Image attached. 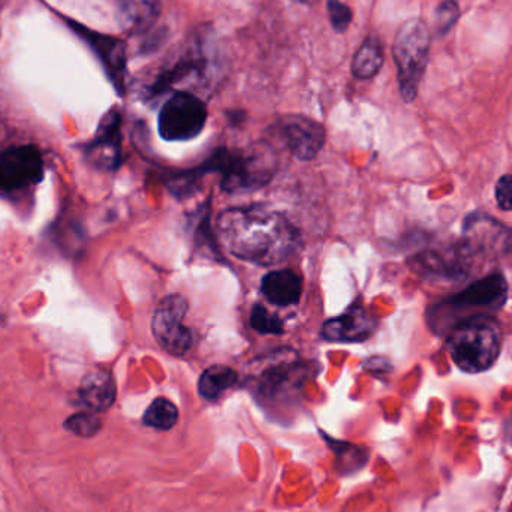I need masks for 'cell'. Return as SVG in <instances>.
<instances>
[{
  "instance_id": "10",
  "label": "cell",
  "mask_w": 512,
  "mask_h": 512,
  "mask_svg": "<svg viewBox=\"0 0 512 512\" xmlns=\"http://www.w3.org/2000/svg\"><path fill=\"white\" fill-rule=\"evenodd\" d=\"M273 132L300 161H312L325 143V131L321 123L306 116L289 114L280 117L274 123Z\"/></svg>"
},
{
  "instance_id": "13",
  "label": "cell",
  "mask_w": 512,
  "mask_h": 512,
  "mask_svg": "<svg viewBox=\"0 0 512 512\" xmlns=\"http://www.w3.org/2000/svg\"><path fill=\"white\" fill-rule=\"evenodd\" d=\"M68 21V26L78 33L81 39L87 42L95 51L107 71L108 77L113 81L114 87L120 95L125 93L126 80V45L120 39L113 36L102 35L93 32L87 27L81 26L77 21Z\"/></svg>"
},
{
  "instance_id": "21",
  "label": "cell",
  "mask_w": 512,
  "mask_h": 512,
  "mask_svg": "<svg viewBox=\"0 0 512 512\" xmlns=\"http://www.w3.org/2000/svg\"><path fill=\"white\" fill-rule=\"evenodd\" d=\"M179 421V409L165 397L153 400L152 405L144 412L143 423L156 430L173 429Z\"/></svg>"
},
{
  "instance_id": "5",
  "label": "cell",
  "mask_w": 512,
  "mask_h": 512,
  "mask_svg": "<svg viewBox=\"0 0 512 512\" xmlns=\"http://www.w3.org/2000/svg\"><path fill=\"white\" fill-rule=\"evenodd\" d=\"M507 298L508 283L505 277L501 273L489 274L471 283L465 291L436 304L430 312V324L433 330L450 333V330L466 319L498 312L504 307Z\"/></svg>"
},
{
  "instance_id": "20",
  "label": "cell",
  "mask_w": 512,
  "mask_h": 512,
  "mask_svg": "<svg viewBox=\"0 0 512 512\" xmlns=\"http://www.w3.org/2000/svg\"><path fill=\"white\" fill-rule=\"evenodd\" d=\"M239 381L236 370L227 366H212L201 375L198 391L207 400H216Z\"/></svg>"
},
{
  "instance_id": "2",
  "label": "cell",
  "mask_w": 512,
  "mask_h": 512,
  "mask_svg": "<svg viewBox=\"0 0 512 512\" xmlns=\"http://www.w3.org/2000/svg\"><path fill=\"white\" fill-rule=\"evenodd\" d=\"M219 75L221 68L210 33L195 32L159 69L155 80L147 87V96L156 98L171 90L194 95L209 92L218 84Z\"/></svg>"
},
{
  "instance_id": "27",
  "label": "cell",
  "mask_w": 512,
  "mask_h": 512,
  "mask_svg": "<svg viewBox=\"0 0 512 512\" xmlns=\"http://www.w3.org/2000/svg\"><path fill=\"white\" fill-rule=\"evenodd\" d=\"M292 2L301 3V5H312L316 0H292Z\"/></svg>"
},
{
  "instance_id": "18",
  "label": "cell",
  "mask_w": 512,
  "mask_h": 512,
  "mask_svg": "<svg viewBox=\"0 0 512 512\" xmlns=\"http://www.w3.org/2000/svg\"><path fill=\"white\" fill-rule=\"evenodd\" d=\"M262 294L276 306H292L301 297V279L291 270H276L265 274Z\"/></svg>"
},
{
  "instance_id": "16",
  "label": "cell",
  "mask_w": 512,
  "mask_h": 512,
  "mask_svg": "<svg viewBox=\"0 0 512 512\" xmlns=\"http://www.w3.org/2000/svg\"><path fill=\"white\" fill-rule=\"evenodd\" d=\"M376 322L361 306L352 307L345 315L331 319L324 325V337L331 342H358L367 339L375 330Z\"/></svg>"
},
{
  "instance_id": "19",
  "label": "cell",
  "mask_w": 512,
  "mask_h": 512,
  "mask_svg": "<svg viewBox=\"0 0 512 512\" xmlns=\"http://www.w3.org/2000/svg\"><path fill=\"white\" fill-rule=\"evenodd\" d=\"M384 65V50L376 36H369L352 59L351 72L358 80H370Z\"/></svg>"
},
{
  "instance_id": "12",
  "label": "cell",
  "mask_w": 512,
  "mask_h": 512,
  "mask_svg": "<svg viewBox=\"0 0 512 512\" xmlns=\"http://www.w3.org/2000/svg\"><path fill=\"white\" fill-rule=\"evenodd\" d=\"M475 254L465 242L442 251H429L417 255L412 267L424 276L447 280H462L474 267Z\"/></svg>"
},
{
  "instance_id": "14",
  "label": "cell",
  "mask_w": 512,
  "mask_h": 512,
  "mask_svg": "<svg viewBox=\"0 0 512 512\" xmlns=\"http://www.w3.org/2000/svg\"><path fill=\"white\" fill-rule=\"evenodd\" d=\"M120 123H122V117H120L119 111L111 110L102 119L95 140L87 149L93 161L105 170H116L120 165V159H122V155H120V144H122Z\"/></svg>"
},
{
  "instance_id": "23",
  "label": "cell",
  "mask_w": 512,
  "mask_h": 512,
  "mask_svg": "<svg viewBox=\"0 0 512 512\" xmlns=\"http://www.w3.org/2000/svg\"><path fill=\"white\" fill-rule=\"evenodd\" d=\"M460 18V6L457 0H444L436 8V30L439 35H447Z\"/></svg>"
},
{
  "instance_id": "17",
  "label": "cell",
  "mask_w": 512,
  "mask_h": 512,
  "mask_svg": "<svg viewBox=\"0 0 512 512\" xmlns=\"http://www.w3.org/2000/svg\"><path fill=\"white\" fill-rule=\"evenodd\" d=\"M161 0H117L120 26L131 35L150 32L161 17Z\"/></svg>"
},
{
  "instance_id": "24",
  "label": "cell",
  "mask_w": 512,
  "mask_h": 512,
  "mask_svg": "<svg viewBox=\"0 0 512 512\" xmlns=\"http://www.w3.org/2000/svg\"><path fill=\"white\" fill-rule=\"evenodd\" d=\"M251 324L261 334H280L283 331L282 321L259 304L252 309Z\"/></svg>"
},
{
  "instance_id": "4",
  "label": "cell",
  "mask_w": 512,
  "mask_h": 512,
  "mask_svg": "<svg viewBox=\"0 0 512 512\" xmlns=\"http://www.w3.org/2000/svg\"><path fill=\"white\" fill-rule=\"evenodd\" d=\"M447 348L463 372H486L501 355V325L490 315L466 319L448 333Z\"/></svg>"
},
{
  "instance_id": "9",
  "label": "cell",
  "mask_w": 512,
  "mask_h": 512,
  "mask_svg": "<svg viewBox=\"0 0 512 512\" xmlns=\"http://www.w3.org/2000/svg\"><path fill=\"white\" fill-rule=\"evenodd\" d=\"M44 158L32 144L12 146L0 152V192H18L44 179Z\"/></svg>"
},
{
  "instance_id": "11",
  "label": "cell",
  "mask_w": 512,
  "mask_h": 512,
  "mask_svg": "<svg viewBox=\"0 0 512 512\" xmlns=\"http://www.w3.org/2000/svg\"><path fill=\"white\" fill-rule=\"evenodd\" d=\"M463 234L475 255H505L512 251V230L483 213H472L465 219Z\"/></svg>"
},
{
  "instance_id": "1",
  "label": "cell",
  "mask_w": 512,
  "mask_h": 512,
  "mask_svg": "<svg viewBox=\"0 0 512 512\" xmlns=\"http://www.w3.org/2000/svg\"><path fill=\"white\" fill-rule=\"evenodd\" d=\"M218 234L230 254L267 267L286 261L300 245L298 231L282 213L261 207L225 210Z\"/></svg>"
},
{
  "instance_id": "6",
  "label": "cell",
  "mask_w": 512,
  "mask_h": 512,
  "mask_svg": "<svg viewBox=\"0 0 512 512\" xmlns=\"http://www.w3.org/2000/svg\"><path fill=\"white\" fill-rule=\"evenodd\" d=\"M432 35L420 18H412L397 30L393 44L400 95L405 102H414L429 65Z\"/></svg>"
},
{
  "instance_id": "8",
  "label": "cell",
  "mask_w": 512,
  "mask_h": 512,
  "mask_svg": "<svg viewBox=\"0 0 512 512\" xmlns=\"http://www.w3.org/2000/svg\"><path fill=\"white\" fill-rule=\"evenodd\" d=\"M188 301L182 295H168L156 307L152 330L156 342L174 357H182L194 345L192 331L185 325Z\"/></svg>"
},
{
  "instance_id": "22",
  "label": "cell",
  "mask_w": 512,
  "mask_h": 512,
  "mask_svg": "<svg viewBox=\"0 0 512 512\" xmlns=\"http://www.w3.org/2000/svg\"><path fill=\"white\" fill-rule=\"evenodd\" d=\"M63 427L78 438L90 439L101 432L102 421L95 412H77L66 418Z\"/></svg>"
},
{
  "instance_id": "3",
  "label": "cell",
  "mask_w": 512,
  "mask_h": 512,
  "mask_svg": "<svg viewBox=\"0 0 512 512\" xmlns=\"http://www.w3.org/2000/svg\"><path fill=\"white\" fill-rule=\"evenodd\" d=\"M201 171L221 173L222 189L231 194L255 191L273 179L277 156L273 147L265 143L254 144L245 150L221 149L207 159Z\"/></svg>"
},
{
  "instance_id": "25",
  "label": "cell",
  "mask_w": 512,
  "mask_h": 512,
  "mask_svg": "<svg viewBox=\"0 0 512 512\" xmlns=\"http://www.w3.org/2000/svg\"><path fill=\"white\" fill-rule=\"evenodd\" d=\"M328 17H330L331 26L336 32L343 33L348 30L352 23V9L342 0H328Z\"/></svg>"
},
{
  "instance_id": "7",
  "label": "cell",
  "mask_w": 512,
  "mask_h": 512,
  "mask_svg": "<svg viewBox=\"0 0 512 512\" xmlns=\"http://www.w3.org/2000/svg\"><path fill=\"white\" fill-rule=\"evenodd\" d=\"M207 107L194 93L176 92L162 105L159 113V135L167 141H189L203 132Z\"/></svg>"
},
{
  "instance_id": "15",
  "label": "cell",
  "mask_w": 512,
  "mask_h": 512,
  "mask_svg": "<svg viewBox=\"0 0 512 512\" xmlns=\"http://www.w3.org/2000/svg\"><path fill=\"white\" fill-rule=\"evenodd\" d=\"M77 396L87 411L95 412V414L108 411L116 402V381L108 370H90L81 381Z\"/></svg>"
},
{
  "instance_id": "26",
  "label": "cell",
  "mask_w": 512,
  "mask_h": 512,
  "mask_svg": "<svg viewBox=\"0 0 512 512\" xmlns=\"http://www.w3.org/2000/svg\"><path fill=\"white\" fill-rule=\"evenodd\" d=\"M496 203H498L499 209L504 212H511L512 210V176H502L501 179L496 183L495 188Z\"/></svg>"
},
{
  "instance_id": "28",
  "label": "cell",
  "mask_w": 512,
  "mask_h": 512,
  "mask_svg": "<svg viewBox=\"0 0 512 512\" xmlns=\"http://www.w3.org/2000/svg\"><path fill=\"white\" fill-rule=\"evenodd\" d=\"M0 2H3V0H0Z\"/></svg>"
}]
</instances>
